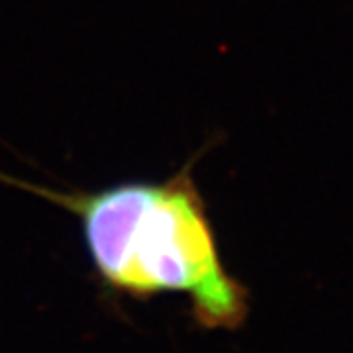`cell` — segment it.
Masks as SVG:
<instances>
[{"instance_id":"6da1fadb","label":"cell","mask_w":353,"mask_h":353,"mask_svg":"<svg viewBox=\"0 0 353 353\" xmlns=\"http://www.w3.org/2000/svg\"><path fill=\"white\" fill-rule=\"evenodd\" d=\"M0 181L77 216L92 263L114 289L139 296L185 292L208 328H236L245 320L250 294L220 259L192 163L163 181H124L99 190L53 189L2 171Z\"/></svg>"}]
</instances>
